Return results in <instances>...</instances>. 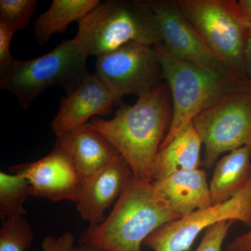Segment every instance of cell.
Listing matches in <instances>:
<instances>
[{
  "label": "cell",
  "mask_w": 251,
  "mask_h": 251,
  "mask_svg": "<svg viewBox=\"0 0 251 251\" xmlns=\"http://www.w3.org/2000/svg\"><path fill=\"white\" fill-rule=\"evenodd\" d=\"M12 174L23 176L31 188V196L57 202L76 203L82 179L69 155L57 143L49 154L37 161L14 165Z\"/></svg>",
  "instance_id": "8fae6325"
},
{
  "label": "cell",
  "mask_w": 251,
  "mask_h": 251,
  "mask_svg": "<svg viewBox=\"0 0 251 251\" xmlns=\"http://www.w3.org/2000/svg\"><path fill=\"white\" fill-rule=\"evenodd\" d=\"M224 221L251 226V179L235 197L163 225L143 244L153 251H190L201 232Z\"/></svg>",
  "instance_id": "9c48e42d"
},
{
  "label": "cell",
  "mask_w": 251,
  "mask_h": 251,
  "mask_svg": "<svg viewBox=\"0 0 251 251\" xmlns=\"http://www.w3.org/2000/svg\"><path fill=\"white\" fill-rule=\"evenodd\" d=\"M202 143L191 123L171 143L159 149L152 168V182L181 171L199 169Z\"/></svg>",
  "instance_id": "2e32d148"
},
{
  "label": "cell",
  "mask_w": 251,
  "mask_h": 251,
  "mask_svg": "<svg viewBox=\"0 0 251 251\" xmlns=\"http://www.w3.org/2000/svg\"><path fill=\"white\" fill-rule=\"evenodd\" d=\"M171 96L168 85L162 82L139 96L133 105L121 104L113 118L88 123L116 148L140 181L152 182L155 158L171 126Z\"/></svg>",
  "instance_id": "6da1fadb"
},
{
  "label": "cell",
  "mask_w": 251,
  "mask_h": 251,
  "mask_svg": "<svg viewBox=\"0 0 251 251\" xmlns=\"http://www.w3.org/2000/svg\"><path fill=\"white\" fill-rule=\"evenodd\" d=\"M37 4V0H1L0 22L16 31L23 30L29 26Z\"/></svg>",
  "instance_id": "44dd1931"
},
{
  "label": "cell",
  "mask_w": 251,
  "mask_h": 251,
  "mask_svg": "<svg viewBox=\"0 0 251 251\" xmlns=\"http://www.w3.org/2000/svg\"><path fill=\"white\" fill-rule=\"evenodd\" d=\"M97 58L95 74L118 103L124 96L139 97L163 82L153 46L130 43Z\"/></svg>",
  "instance_id": "ba28073f"
},
{
  "label": "cell",
  "mask_w": 251,
  "mask_h": 251,
  "mask_svg": "<svg viewBox=\"0 0 251 251\" xmlns=\"http://www.w3.org/2000/svg\"><path fill=\"white\" fill-rule=\"evenodd\" d=\"M73 40L99 57L130 43L155 46L161 31L148 0H107L80 20Z\"/></svg>",
  "instance_id": "3957f363"
},
{
  "label": "cell",
  "mask_w": 251,
  "mask_h": 251,
  "mask_svg": "<svg viewBox=\"0 0 251 251\" xmlns=\"http://www.w3.org/2000/svg\"><path fill=\"white\" fill-rule=\"evenodd\" d=\"M237 4L242 16L251 25V0H239Z\"/></svg>",
  "instance_id": "4316f807"
},
{
  "label": "cell",
  "mask_w": 251,
  "mask_h": 251,
  "mask_svg": "<svg viewBox=\"0 0 251 251\" xmlns=\"http://www.w3.org/2000/svg\"><path fill=\"white\" fill-rule=\"evenodd\" d=\"M152 184L179 217L213 205L207 175L200 168L177 172Z\"/></svg>",
  "instance_id": "9a60e30c"
},
{
  "label": "cell",
  "mask_w": 251,
  "mask_h": 251,
  "mask_svg": "<svg viewBox=\"0 0 251 251\" xmlns=\"http://www.w3.org/2000/svg\"><path fill=\"white\" fill-rule=\"evenodd\" d=\"M246 75L247 82L251 90V25L250 35L248 42L247 54H246Z\"/></svg>",
  "instance_id": "484cf974"
},
{
  "label": "cell",
  "mask_w": 251,
  "mask_h": 251,
  "mask_svg": "<svg viewBox=\"0 0 251 251\" xmlns=\"http://www.w3.org/2000/svg\"><path fill=\"white\" fill-rule=\"evenodd\" d=\"M89 54L73 40L64 41L36 58L18 60L0 73V88L14 94L18 105L27 110L41 94L59 85L72 92L87 76Z\"/></svg>",
  "instance_id": "5b68a950"
},
{
  "label": "cell",
  "mask_w": 251,
  "mask_h": 251,
  "mask_svg": "<svg viewBox=\"0 0 251 251\" xmlns=\"http://www.w3.org/2000/svg\"><path fill=\"white\" fill-rule=\"evenodd\" d=\"M32 229L25 216L6 219L0 229V251H26L32 244Z\"/></svg>",
  "instance_id": "ffe728a7"
},
{
  "label": "cell",
  "mask_w": 251,
  "mask_h": 251,
  "mask_svg": "<svg viewBox=\"0 0 251 251\" xmlns=\"http://www.w3.org/2000/svg\"><path fill=\"white\" fill-rule=\"evenodd\" d=\"M76 251H105L101 250V249H98V248L89 247V246L85 245H79L77 247Z\"/></svg>",
  "instance_id": "83f0119b"
},
{
  "label": "cell",
  "mask_w": 251,
  "mask_h": 251,
  "mask_svg": "<svg viewBox=\"0 0 251 251\" xmlns=\"http://www.w3.org/2000/svg\"><path fill=\"white\" fill-rule=\"evenodd\" d=\"M133 178L129 166L121 156L83 179L76 202L80 217L89 221L90 226L103 223L106 209L117 202Z\"/></svg>",
  "instance_id": "7c38bea8"
},
{
  "label": "cell",
  "mask_w": 251,
  "mask_h": 251,
  "mask_svg": "<svg viewBox=\"0 0 251 251\" xmlns=\"http://www.w3.org/2000/svg\"><path fill=\"white\" fill-rule=\"evenodd\" d=\"M75 237L71 232H66L59 237L47 236L41 244L42 251H76L74 246Z\"/></svg>",
  "instance_id": "cb8c5ba5"
},
{
  "label": "cell",
  "mask_w": 251,
  "mask_h": 251,
  "mask_svg": "<svg viewBox=\"0 0 251 251\" xmlns=\"http://www.w3.org/2000/svg\"><path fill=\"white\" fill-rule=\"evenodd\" d=\"M232 223L233 221H224L206 229L195 251H223V244Z\"/></svg>",
  "instance_id": "7402d4cb"
},
{
  "label": "cell",
  "mask_w": 251,
  "mask_h": 251,
  "mask_svg": "<svg viewBox=\"0 0 251 251\" xmlns=\"http://www.w3.org/2000/svg\"><path fill=\"white\" fill-rule=\"evenodd\" d=\"M118 103L98 75L89 73L71 93L61 99L59 111L51 122L56 135L62 134L89 123L96 115L111 113Z\"/></svg>",
  "instance_id": "4fadbf2b"
},
{
  "label": "cell",
  "mask_w": 251,
  "mask_h": 251,
  "mask_svg": "<svg viewBox=\"0 0 251 251\" xmlns=\"http://www.w3.org/2000/svg\"><path fill=\"white\" fill-rule=\"evenodd\" d=\"M148 1L158 21L162 44L172 54L227 75L215 54L180 9L176 0Z\"/></svg>",
  "instance_id": "30bf717a"
},
{
  "label": "cell",
  "mask_w": 251,
  "mask_h": 251,
  "mask_svg": "<svg viewBox=\"0 0 251 251\" xmlns=\"http://www.w3.org/2000/svg\"><path fill=\"white\" fill-rule=\"evenodd\" d=\"M161 63L163 80L173 97L171 126L160 148L171 143L195 117L218 103L237 82L215 72L175 57L163 44L153 46Z\"/></svg>",
  "instance_id": "277c9868"
},
{
  "label": "cell",
  "mask_w": 251,
  "mask_h": 251,
  "mask_svg": "<svg viewBox=\"0 0 251 251\" xmlns=\"http://www.w3.org/2000/svg\"><path fill=\"white\" fill-rule=\"evenodd\" d=\"M204 146L202 164L215 166L220 155L248 147L251 150V90L237 82L224 98L192 122Z\"/></svg>",
  "instance_id": "52a82bcc"
},
{
  "label": "cell",
  "mask_w": 251,
  "mask_h": 251,
  "mask_svg": "<svg viewBox=\"0 0 251 251\" xmlns=\"http://www.w3.org/2000/svg\"><path fill=\"white\" fill-rule=\"evenodd\" d=\"M157 193L152 182L133 178L103 223L80 234L79 245L105 251H145L142 245L156 229L180 219Z\"/></svg>",
  "instance_id": "7a4b0ae2"
},
{
  "label": "cell",
  "mask_w": 251,
  "mask_h": 251,
  "mask_svg": "<svg viewBox=\"0 0 251 251\" xmlns=\"http://www.w3.org/2000/svg\"><path fill=\"white\" fill-rule=\"evenodd\" d=\"M99 0H53L49 9L34 21V33L39 45H45L56 33L65 32L98 6Z\"/></svg>",
  "instance_id": "ac0fdd59"
},
{
  "label": "cell",
  "mask_w": 251,
  "mask_h": 251,
  "mask_svg": "<svg viewBox=\"0 0 251 251\" xmlns=\"http://www.w3.org/2000/svg\"><path fill=\"white\" fill-rule=\"evenodd\" d=\"M227 251H251V228L236 237L227 247Z\"/></svg>",
  "instance_id": "d4e9b609"
},
{
  "label": "cell",
  "mask_w": 251,
  "mask_h": 251,
  "mask_svg": "<svg viewBox=\"0 0 251 251\" xmlns=\"http://www.w3.org/2000/svg\"><path fill=\"white\" fill-rule=\"evenodd\" d=\"M31 196L27 180L19 175L0 173V216L4 219L25 216L24 203Z\"/></svg>",
  "instance_id": "d6986e66"
},
{
  "label": "cell",
  "mask_w": 251,
  "mask_h": 251,
  "mask_svg": "<svg viewBox=\"0 0 251 251\" xmlns=\"http://www.w3.org/2000/svg\"><path fill=\"white\" fill-rule=\"evenodd\" d=\"M16 32L13 28L0 22V73L6 70L16 59L10 52L11 41Z\"/></svg>",
  "instance_id": "603a6c76"
},
{
  "label": "cell",
  "mask_w": 251,
  "mask_h": 251,
  "mask_svg": "<svg viewBox=\"0 0 251 251\" xmlns=\"http://www.w3.org/2000/svg\"><path fill=\"white\" fill-rule=\"evenodd\" d=\"M234 82L247 83L246 54L251 25L235 0H176Z\"/></svg>",
  "instance_id": "8992f818"
},
{
  "label": "cell",
  "mask_w": 251,
  "mask_h": 251,
  "mask_svg": "<svg viewBox=\"0 0 251 251\" xmlns=\"http://www.w3.org/2000/svg\"><path fill=\"white\" fill-rule=\"evenodd\" d=\"M56 136V143L70 157L82 179L121 156L116 148L89 124Z\"/></svg>",
  "instance_id": "5bb4252c"
},
{
  "label": "cell",
  "mask_w": 251,
  "mask_h": 251,
  "mask_svg": "<svg viewBox=\"0 0 251 251\" xmlns=\"http://www.w3.org/2000/svg\"><path fill=\"white\" fill-rule=\"evenodd\" d=\"M251 179V150L248 147L229 151L216 162L209 184L213 205L237 196Z\"/></svg>",
  "instance_id": "e0dca14e"
}]
</instances>
